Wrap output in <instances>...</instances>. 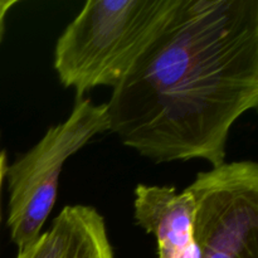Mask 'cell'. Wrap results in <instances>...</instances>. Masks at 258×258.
<instances>
[{"instance_id":"52a82bcc","label":"cell","mask_w":258,"mask_h":258,"mask_svg":"<svg viewBox=\"0 0 258 258\" xmlns=\"http://www.w3.org/2000/svg\"><path fill=\"white\" fill-rule=\"evenodd\" d=\"M68 241V219L64 208L53 219L52 226L27 248L18 251L17 258H64Z\"/></svg>"},{"instance_id":"6da1fadb","label":"cell","mask_w":258,"mask_h":258,"mask_svg":"<svg viewBox=\"0 0 258 258\" xmlns=\"http://www.w3.org/2000/svg\"><path fill=\"white\" fill-rule=\"evenodd\" d=\"M258 106V0H178L112 88L110 131L155 163H226L232 126Z\"/></svg>"},{"instance_id":"3957f363","label":"cell","mask_w":258,"mask_h":258,"mask_svg":"<svg viewBox=\"0 0 258 258\" xmlns=\"http://www.w3.org/2000/svg\"><path fill=\"white\" fill-rule=\"evenodd\" d=\"M110 131L106 103L76 100L70 116L52 126L30 150L8 165V227L18 251L37 241L53 211L63 165L96 135Z\"/></svg>"},{"instance_id":"9c48e42d","label":"cell","mask_w":258,"mask_h":258,"mask_svg":"<svg viewBox=\"0 0 258 258\" xmlns=\"http://www.w3.org/2000/svg\"><path fill=\"white\" fill-rule=\"evenodd\" d=\"M7 169H8V158L5 150L0 149V191H2V185L4 178L7 176ZM2 218V216H0Z\"/></svg>"},{"instance_id":"7a4b0ae2","label":"cell","mask_w":258,"mask_h":258,"mask_svg":"<svg viewBox=\"0 0 258 258\" xmlns=\"http://www.w3.org/2000/svg\"><path fill=\"white\" fill-rule=\"evenodd\" d=\"M176 5L178 0H88L55 43L60 83L77 98L98 86H117Z\"/></svg>"},{"instance_id":"277c9868","label":"cell","mask_w":258,"mask_h":258,"mask_svg":"<svg viewBox=\"0 0 258 258\" xmlns=\"http://www.w3.org/2000/svg\"><path fill=\"white\" fill-rule=\"evenodd\" d=\"M197 202L201 258H258V165L224 163L188 186Z\"/></svg>"},{"instance_id":"5b68a950","label":"cell","mask_w":258,"mask_h":258,"mask_svg":"<svg viewBox=\"0 0 258 258\" xmlns=\"http://www.w3.org/2000/svg\"><path fill=\"white\" fill-rule=\"evenodd\" d=\"M197 202L189 188L140 184L135 189L136 224L156 241V258H201L196 236Z\"/></svg>"},{"instance_id":"ba28073f","label":"cell","mask_w":258,"mask_h":258,"mask_svg":"<svg viewBox=\"0 0 258 258\" xmlns=\"http://www.w3.org/2000/svg\"><path fill=\"white\" fill-rule=\"evenodd\" d=\"M18 4H19V0H0V43L4 39L8 14Z\"/></svg>"},{"instance_id":"8992f818","label":"cell","mask_w":258,"mask_h":258,"mask_svg":"<svg viewBox=\"0 0 258 258\" xmlns=\"http://www.w3.org/2000/svg\"><path fill=\"white\" fill-rule=\"evenodd\" d=\"M68 241L64 258H116L103 217L90 206L64 207Z\"/></svg>"}]
</instances>
